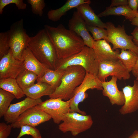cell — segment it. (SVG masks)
<instances>
[{"mask_svg": "<svg viewBox=\"0 0 138 138\" xmlns=\"http://www.w3.org/2000/svg\"><path fill=\"white\" fill-rule=\"evenodd\" d=\"M44 29L55 48L58 59H65L76 54L85 46L80 37L62 24L56 27L45 25Z\"/></svg>", "mask_w": 138, "mask_h": 138, "instance_id": "obj_1", "label": "cell"}, {"mask_svg": "<svg viewBox=\"0 0 138 138\" xmlns=\"http://www.w3.org/2000/svg\"><path fill=\"white\" fill-rule=\"evenodd\" d=\"M28 47L39 62L49 68L55 70L58 59L56 52L44 29L40 30L33 37H30Z\"/></svg>", "mask_w": 138, "mask_h": 138, "instance_id": "obj_2", "label": "cell"}, {"mask_svg": "<svg viewBox=\"0 0 138 138\" xmlns=\"http://www.w3.org/2000/svg\"><path fill=\"white\" fill-rule=\"evenodd\" d=\"M65 69L60 85L49 96L50 98H59L65 101L72 98L75 89L81 84L86 74L84 68L79 65L70 66Z\"/></svg>", "mask_w": 138, "mask_h": 138, "instance_id": "obj_3", "label": "cell"}, {"mask_svg": "<svg viewBox=\"0 0 138 138\" xmlns=\"http://www.w3.org/2000/svg\"><path fill=\"white\" fill-rule=\"evenodd\" d=\"M99 65L93 48L85 46L81 51L76 54L65 59H58L55 70L65 69L72 65H79L84 68L86 73L97 76Z\"/></svg>", "mask_w": 138, "mask_h": 138, "instance_id": "obj_4", "label": "cell"}, {"mask_svg": "<svg viewBox=\"0 0 138 138\" xmlns=\"http://www.w3.org/2000/svg\"><path fill=\"white\" fill-rule=\"evenodd\" d=\"M106 29L108 33L106 41L113 45V50L118 49L124 50H130L134 52L138 57V47L133 41L132 36L128 35L126 33L123 25H118L116 27L110 21L106 23Z\"/></svg>", "mask_w": 138, "mask_h": 138, "instance_id": "obj_5", "label": "cell"}, {"mask_svg": "<svg viewBox=\"0 0 138 138\" xmlns=\"http://www.w3.org/2000/svg\"><path fill=\"white\" fill-rule=\"evenodd\" d=\"M8 31L9 47L13 56L17 60L23 61V54L30 39L24 28L23 20L21 19L13 24Z\"/></svg>", "mask_w": 138, "mask_h": 138, "instance_id": "obj_6", "label": "cell"}, {"mask_svg": "<svg viewBox=\"0 0 138 138\" xmlns=\"http://www.w3.org/2000/svg\"><path fill=\"white\" fill-rule=\"evenodd\" d=\"M62 122L59 125V129L64 133L70 132L74 136L89 129L93 123L91 116L76 112L66 114Z\"/></svg>", "mask_w": 138, "mask_h": 138, "instance_id": "obj_7", "label": "cell"}, {"mask_svg": "<svg viewBox=\"0 0 138 138\" xmlns=\"http://www.w3.org/2000/svg\"><path fill=\"white\" fill-rule=\"evenodd\" d=\"M96 89L102 90V82L97 76L86 73L84 80L81 84L75 89L73 97L71 98L70 102V112H76L83 115H86V113L78 108V105L83 102L88 97L86 91L88 89Z\"/></svg>", "mask_w": 138, "mask_h": 138, "instance_id": "obj_8", "label": "cell"}, {"mask_svg": "<svg viewBox=\"0 0 138 138\" xmlns=\"http://www.w3.org/2000/svg\"><path fill=\"white\" fill-rule=\"evenodd\" d=\"M71 99L64 101L61 98H50L36 106L52 118L54 123L59 124L66 114L70 112Z\"/></svg>", "mask_w": 138, "mask_h": 138, "instance_id": "obj_9", "label": "cell"}, {"mask_svg": "<svg viewBox=\"0 0 138 138\" xmlns=\"http://www.w3.org/2000/svg\"><path fill=\"white\" fill-rule=\"evenodd\" d=\"M129 73L119 60L106 61L99 63L97 76L102 82L105 81L109 76H115L120 80H125L130 78Z\"/></svg>", "mask_w": 138, "mask_h": 138, "instance_id": "obj_10", "label": "cell"}, {"mask_svg": "<svg viewBox=\"0 0 138 138\" xmlns=\"http://www.w3.org/2000/svg\"><path fill=\"white\" fill-rule=\"evenodd\" d=\"M25 69L24 61L14 58L10 49L8 53L0 59V79H16Z\"/></svg>", "mask_w": 138, "mask_h": 138, "instance_id": "obj_11", "label": "cell"}, {"mask_svg": "<svg viewBox=\"0 0 138 138\" xmlns=\"http://www.w3.org/2000/svg\"><path fill=\"white\" fill-rule=\"evenodd\" d=\"M51 119L49 115L35 106L27 109L10 124L14 129L20 128L25 125L36 127Z\"/></svg>", "mask_w": 138, "mask_h": 138, "instance_id": "obj_12", "label": "cell"}, {"mask_svg": "<svg viewBox=\"0 0 138 138\" xmlns=\"http://www.w3.org/2000/svg\"><path fill=\"white\" fill-rule=\"evenodd\" d=\"M42 102L41 98L34 99L27 97L20 101L11 104L3 116L4 119L7 123L11 124L14 122L27 109Z\"/></svg>", "mask_w": 138, "mask_h": 138, "instance_id": "obj_13", "label": "cell"}, {"mask_svg": "<svg viewBox=\"0 0 138 138\" xmlns=\"http://www.w3.org/2000/svg\"><path fill=\"white\" fill-rule=\"evenodd\" d=\"M69 29L83 39L85 46L93 48L95 41L89 34L86 24L77 11H74L68 21Z\"/></svg>", "mask_w": 138, "mask_h": 138, "instance_id": "obj_14", "label": "cell"}, {"mask_svg": "<svg viewBox=\"0 0 138 138\" xmlns=\"http://www.w3.org/2000/svg\"><path fill=\"white\" fill-rule=\"evenodd\" d=\"M125 102L119 110L120 113L125 115L134 112L138 110V80L134 81L133 86L129 85L122 88Z\"/></svg>", "mask_w": 138, "mask_h": 138, "instance_id": "obj_15", "label": "cell"}, {"mask_svg": "<svg viewBox=\"0 0 138 138\" xmlns=\"http://www.w3.org/2000/svg\"><path fill=\"white\" fill-rule=\"evenodd\" d=\"M117 79L116 77L112 76L110 81L102 82V94L108 98L112 105L123 106L125 102L124 95L122 91L118 88Z\"/></svg>", "mask_w": 138, "mask_h": 138, "instance_id": "obj_16", "label": "cell"}, {"mask_svg": "<svg viewBox=\"0 0 138 138\" xmlns=\"http://www.w3.org/2000/svg\"><path fill=\"white\" fill-rule=\"evenodd\" d=\"M93 49L95 59L99 63L119 60L117 57L120 53L119 49L113 50L109 43L105 40L95 41Z\"/></svg>", "mask_w": 138, "mask_h": 138, "instance_id": "obj_17", "label": "cell"}, {"mask_svg": "<svg viewBox=\"0 0 138 138\" xmlns=\"http://www.w3.org/2000/svg\"><path fill=\"white\" fill-rule=\"evenodd\" d=\"M23 58L25 69L36 73L37 79L41 77L48 68L35 57L28 47L24 51Z\"/></svg>", "mask_w": 138, "mask_h": 138, "instance_id": "obj_18", "label": "cell"}, {"mask_svg": "<svg viewBox=\"0 0 138 138\" xmlns=\"http://www.w3.org/2000/svg\"><path fill=\"white\" fill-rule=\"evenodd\" d=\"M76 8L86 25L106 28V23L103 22L95 14L89 4H82Z\"/></svg>", "mask_w": 138, "mask_h": 138, "instance_id": "obj_19", "label": "cell"}, {"mask_svg": "<svg viewBox=\"0 0 138 138\" xmlns=\"http://www.w3.org/2000/svg\"><path fill=\"white\" fill-rule=\"evenodd\" d=\"M89 0H68L65 4L60 8L49 10L47 16L48 19L53 22L59 20L67 12L74 8H76L80 5L87 4H90Z\"/></svg>", "mask_w": 138, "mask_h": 138, "instance_id": "obj_20", "label": "cell"}, {"mask_svg": "<svg viewBox=\"0 0 138 138\" xmlns=\"http://www.w3.org/2000/svg\"><path fill=\"white\" fill-rule=\"evenodd\" d=\"M55 89L50 85L45 83H37L23 90L27 97L37 99L42 96L51 95Z\"/></svg>", "mask_w": 138, "mask_h": 138, "instance_id": "obj_21", "label": "cell"}, {"mask_svg": "<svg viewBox=\"0 0 138 138\" xmlns=\"http://www.w3.org/2000/svg\"><path fill=\"white\" fill-rule=\"evenodd\" d=\"M138 13L133 11L128 5L118 6L106 7L105 10L98 15L99 17L109 15L122 16L131 21Z\"/></svg>", "mask_w": 138, "mask_h": 138, "instance_id": "obj_22", "label": "cell"}, {"mask_svg": "<svg viewBox=\"0 0 138 138\" xmlns=\"http://www.w3.org/2000/svg\"><path fill=\"white\" fill-rule=\"evenodd\" d=\"M65 69L52 70L47 68L43 75L37 80V83H45L55 89L60 85Z\"/></svg>", "mask_w": 138, "mask_h": 138, "instance_id": "obj_23", "label": "cell"}, {"mask_svg": "<svg viewBox=\"0 0 138 138\" xmlns=\"http://www.w3.org/2000/svg\"><path fill=\"white\" fill-rule=\"evenodd\" d=\"M0 88L12 94L18 99L25 96L16 79L9 78L0 79Z\"/></svg>", "mask_w": 138, "mask_h": 138, "instance_id": "obj_24", "label": "cell"}, {"mask_svg": "<svg viewBox=\"0 0 138 138\" xmlns=\"http://www.w3.org/2000/svg\"><path fill=\"white\" fill-rule=\"evenodd\" d=\"M117 57L129 73L131 72L138 58L137 55L132 51L123 50H121Z\"/></svg>", "mask_w": 138, "mask_h": 138, "instance_id": "obj_25", "label": "cell"}, {"mask_svg": "<svg viewBox=\"0 0 138 138\" xmlns=\"http://www.w3.org/2000/svg\"><path fill=\"white\" fill-rule=\"evenodd\" d=\"M38 76L36 73L25 69L16 79L20 87L24 90L34 84Z\"/></svg>", "mask_w": 138, "mask_h": 138, "instance_id": "obj_26", "label": "cell"}, {"mask_svg": "<svg viewBox=\"0 0 138 138\" xmlns=\"http://www.w3.org/2000/svg\"><path fill=\"white\" fill-rule=\"evenodd\" d=\"M15 98L12 94L0 88V118L3 116L11 105V102Z\"/></svg>", "mask_w": 138, "mask_h": 138, "instance_id": "obj_27", "label": "cell"}, {"mask_svg": "<svg viewBox=\"0 0 138 138\" xmlns=\"http://www.w3.org/2000/svg\"><path fill=\"white\" fill-rule=\"evenodd\" d=\"M20 128V132L16 138H20L26 135H30L33 138H42L39 130L35 126L25 125Z\"/></svg>", "mask_w": 138, "mask_h": 138, "instance_id": "obj_28", "label": "cell"}, {"mask_svg": "<svg viewBox=\"0 0 138 138\" xmlns=\"http://www.w3.org/2000/svg\"><path fill=\"white\" fill-rule=\"evenodd\" d=\"M10 49L8 31L0 33V59L7 54Z\"/></svg>", "mask_w": 138, "mask_h": 138, "instance_id": "obj_29", "label": "cell"}, {"mask_svg": "<svg viewBox=\"0 0 138 138\" xmlns=\"http://www.w3.org/2000/svg\"><path fill=\"white\" fill-rule=\"evenodd\" d=\"M27 2L30 5L33 14L40 16H42L43 10L45 6L44 0H28Z\"/></svg>", "mask_w": 138, "mask_h": 138, "instance_id": "obj_30", "label": "cell"}, {"mask_svg": "<svg viewBox=\"0 0 138 138\" xmlns=\"http://www.w3.org/2000/svg\"><path fill=\"white\" fill-rule=\"evenodd\" d=\"M11 4L16 5L18 10H24L26 9L27 5L23 0H0V14H3V9L7 5Z\"/></svg>", "mask_w": 138, "mask_h": 138, "instance_id": "obj_31", "label": "cell"}, {"mask_svg": "<svg viewBox=\"0 0 138 138\" xmlns=\"http://www.w3.org/2000/svg\"><path fill=\"white\" fill-rule=\"evenodd\" d=\"M12 127L5 123H0V138H7L10 133Z\"/></svg>", "mask_w": 138, "mask_h": 138, "instance_id": "obj_32", "label": "cell"}, {"mask_svg": "<svg viewBox=\"0 0 138 138\" xmlns=\"http://www.w3.org/2000/svg\"><path fill=\"white\" fill-rule=\"evenodd\" d=\"M108 33L106 29H103L97 33L92 35V37L95 41H97L102 39L107 40Z\"/></svg>", "mask_w": 138, "mask_h": 138, "instance_id": "obj_33", "label": "cell"}, {"mask_svg": "<svg viewBox=\"0 0 138 138\" xmlns=\"http://www.w3.org/2000/svg\"><path fill=\"white\" fill-rule=\"evenodd\" d=\"M128 5L134 12L138 13V0H128Z\"/></svg>", "mask_w": 138, "mask_h": 138, "instance_id": "obj_34", "label": "cell"}, {"mask_svg": "<svg viewBox=\"0 0 138 138\" xmlns=\"http://www.w3.org/2000/svg\"><path fill=\"white\" fill-rule=\"evenodd\" d=\"M128 4L127 0H112L110 7H114L118 6Z\"/></svg>", "mask_w": 138, "mask_h": 138, "instance_id": "obj_35", "label": "cell"}, {"mask_svg": "<svg viewBox=\"0 0 138 138\" xmlns=\"http://www.w3.org/2000/svg\"><path fill=\"white\" fill-rule=\"evenodd\" d=\"M133 37V41L135 45L138 47V27H136L131 33Z\"/></svg>", "mask_w": 138, "mask_h": 138, "instance_id": "obj_36", "label": "cell"}, {"mask_svg": "<svg viewBox=\"0 0 138 138\" xmlns=\"http://www.w3.org/2000/svg\"><path fill=\"white\" fill-rule=\"evenodd\" d=\"M131 72L136 78H138V58Z\"/></svg>", "mask_w": 138, "mask_h": 138, "instance_id": "obj_37", "label": "cell"}, {"mask_svg": "<svg viewBox=\"0 0 138 138\" xmlns=\"http://www.w3.org/2000/svg\"><path fill=\"white\" fill-rule=\"evenodd\" d=\"M131 24L134 26L138 27V14L131 21Z\"/></svg>", "mask_w": 138, "mask_h": 138, "instance_id": "obj_38", "label": "cell"}, {"mask_svg": "<svg viewBox=\"0 0 138 138\" xmlns=\"http://www.w3.org/2000/svg\"><path fill=\"white\" fill-rule=\"evenodd\" d=\"M128 138H138V130H135Z\"/></svg>", "mask_w": 138, "mask_h": 138, "instance_id": "obj_39", "label": "cell"}, {"mask_svg": "<svg viewBox=\"0 0 138 138\" xmlns=\"http://www.w3.org/2000/svg\"><path fill=\"white\" fill-rule=\"evenodd\" d=\"M136 79L137 80H138V78H136Z\"/></svg>", "mask_w": 138, "mask_h": 138, "instance_id": "obj_40", "label": "cell"}]
</instances>
